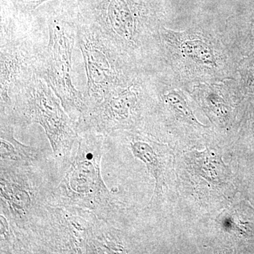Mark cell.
<instances>
[{"label": "cell", "mask_w": 254, "mask_h": 254, "mask_svg": "<svg viewBox=\"0 0 254 254\" xmlns=\"http://www.w3.org/2000/svg\"><path fill=\"white\" fill-rule=\"evenodd\" d=\"M113 226L93 212L47 205L22 234L24 254H108Z\"/></svg>", "instance_id": "obj_1"}, {"label": "cell", "mask_w": 254, "mask_h": 254, "mask_svg": "<svg viewBox=\"0 0 254 254\" xmlns=\"http://www.w3.org/2000/svg\"><path fill=\"white\" fill-rule=\"evenodd\" d=\"M11 105L0 119L14 127L41 125L54 155L55 165L63 175L73 158L79 140L77 124L64 109L58 97L43 78L33 76L14 92Z\"/></svg>", "instance_id": "obj_2"}, {"label": "cell", "mask_w": 254, "mask_h": 254, "mask_svg": "<svg viewBox=\"0 0 254 254\" xmlns=\"http://www.w3.org/2000/svg\"><path fill=\"white\" fill-rule=\"evenodd\" d=\"M79 135L72 160L59 185L52 190L47 205L80 207L111 222L122 204L102 177L101 160L107 136L95 132Z\"/></svg>", "instance_id": "obj_3"}, {"label": "cell", "mask_w": 254, "mask_h": 254, "mask_svg": "<svg viewBox=\"0 0 254 254\" xmlns=\"http://www.w3.org/2000/svg\"><path fill=\"white\" fill-rule=\"evenodd\" d=\"M91 16L141 68L149 67L163 16V0H99L86 4Z\"/></svg>", "instance_id": "obj_4"}, {"label": "cell", "mask_w": 254, "mask_h": 254, "mask_svg": "<svg viewBox=\"0 0 254 254\" xmlns=\"http://www.w3.org/2000/svg\"><path fill=\"white\" fill-rule=\"evenodd\" d=\"M76 27V41L86 68L87 85L83 93L88 110L115 88L129 83L143 69L137 66L102 29L86 4L78 2Z\"/></svg>", "instance_id": "obj_5"}, {"label": "cell", "mask_w": 254, "mask_h": 254, "mask_svg": "<svg viewBox=\"0 0 254 254\" xmlns=\"http://www.w3.org/2000/svg\"><path fill=\"white\" fill-rule=\"evenodd\" d=\"M78 5L77 1L62 2L45 13L48 43L43 48L38 68V76L50 85L64 109L76 124L88 110L84 93L75 88L71 80Z\"/></svg>", "instance_id": "obj_6"}, {"label": "cell", "mask_w": 254, "mask_h": 254, "mask_svg": "<svg viewBox=\"0 0 254 254\" xmlns=\"http://www.w3.org/2000/svg\"><path fill=\"white\" fill-rule=\"evenodd\" d=\"M35 13V12H34ZM34 13L19 14L1 6L0 31V114L11 105V95L38 76L45 44L37 33Z\"/></svg>", "instance_id": "obj_7"}, {"label": "cell", "mask_w": 254, "mask_h": 254, "mask_svg": "<svg viewBox=\"0 0 254 254\" xmlns=\"http://www.w3.org/2000/svg\"><path fill=\"white\" fill-rule=\"evenodd\" d=\"M54 187L41 165L0 163V213L23 230L46 206Z\"/></svg>", "instance_id": "obj_8"}, {"label": "cell", "mask_w": 254, "mask_h": 254, "mask_svg": "<svg viewBox=\"0 0 254 254\" xmlns=\"http://www.w3.org/2000/svg\"><path fill=\"white\" fill-rule=\"evenodd\" d=\"M150 93V71L141 70L129 83L115 88L88 110L77 123L78 133L95 132L108 137L136 126Z\"/></svg>", "instance_id": "obj_9"}, {"label": "cell", "mask_w": 254, "mask_h": 254, "mask_svg": "<svg viewBox=\"0 0 254 254\" xmlns=\"http://www.w3.org/2000/svg\"><path fill=\"white\" fill-rule=\"evenodd\" d=\"M14 127L0 119V163L19 165H41L43 155L41 150L18 141L14 136Z\"/></svg>", "instance_id": "obj_10"}, {"label": "cell", "mask_w": 254, "mask_h": 254, "mask_svg": "<svg viewBox=\"0 0 254 254\" xmlns=\"http://www.w3.org/2000/svg\"><path fill=\"white\" fill-rule=\"evenodd\" d=\"M131 148L133 155L141 160L146 165L150 175L155 180V193L152 198L151 203H155L161 196L164 186V172L165 164L162 148L154 141L143 136L132 137Z\"/></svg>", "instance_id": "obj_11"}, {"label": "cell", "mask_w": 254, "mask_h": 254, "mask_svg": "<svg viewBox=\"0 0 254 254\" xmlns=\"http://www.w3.org/2000/svg\"><path fill=\"white\" fill-rule=\"evenodd\" d=\"M19 229L0 213V254H24Z\"/></svg>", "instance_id": "obj_12"}, {"label": "cell", "mask_w": 254, "mask_h": 254, "mask_svg": "<svg viewBox=\"0 0 254 254\" xmlns=\"http://www.w3.org/2000/svg\"><path fill=\"white\" fill-rule=\"evenodd\" d=\"M182 54L194 63L212 66L215 64L213 50L206 43L199 39L187 40L181 46Z\"/></svg>", "instance_id": "obj_13"}, {"label": "cell", "mask_w": 254, "mask_h": 254, "mask_svg": "<svg viewBox=\"0 0 254 254\" xmlns=\"http://www.w3.org/2000/svg\"><path fill=\"white\" fill-rule=\"evenodd\" d=\"M52 0H1V5L14 10L19 14H32L47 1ZM83 4H93L99 0H72Z\"/></svg>", "instance_id": "obj_14"}, {"label": "cell", "mask_w": 254, "mask_h": 254, "mask_svg": "<svg viewBox=\"0 0 254 254\" xmlns=\"http://www.w3.org/2000/svg\"><path fill=\"white\" fill-rule=\"evenodd\" d=\"M243 82L254 89V55L248 57L243 67Z\"/></svg>", "instance_id": "obj_15"}]
</instances>
